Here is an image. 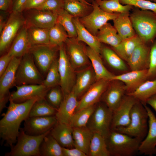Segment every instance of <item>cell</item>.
Masks as SVG:
<instances>
[{"label": "cell", "mask_w": 156, "mask_h": 156, "mask_svg": "<svg viewBox=\"0 0 156 156\" xmlns=\"http://www.w3.org/2000/svg\"><path fill=\"white\" fill-rule=\"evenodd\" d=\"M142 43L141 39L136 34L132 37L122 40L113 49L123 60L127 62L135 49Z\"/></svg>", "instance_id": "obj_33"}, {"label": "cell", "mask_w": 156, "mask_h": 156, "mask_svg": "<svg viewBox=\"0 0 156 156\" xmlns=\"http://www.w3.org/2000/svg\"><path fill=\"white\" fill-rule=\"evenodd\" d=\"M50 131L42 135L32 136L26 134L23 128H20L16 144L11 148L10 151L6 153L5 156H40V144Z\"/></svg>", "instance_id": "obj_6"}, {"label": "cell", "mask_w": 156, "mask_h": 156, "mask_svg": "<svg viewBox=\"0 0 156 156\" xmlns=\"http://www.w3.org/2000/svg\"><path fill=\"white\" fill-rule=\"evenodd\" d=\"M132 10L130 17L136 34L143 43L153 42L156 37V15L134 7Z\"/></svg>", "instance_id": "obj_2"}, {"label": "cell", "mask_w": 156, "mask_h": 156, "mask_svg": "<svg viewBox=\"0 0 156 156\" xmlns=\"http://www.w3.org/2000/svg\"><path fill=\"white\" fill-rule=\"evenodd\" d=\"M113 112L103 102L95 105L86 127L93 133H98L105 138L111 130Z\"/></svg>", "instance_id": "obj_7"}, {"label": "cell", "mask_w": 156, "mask_h": 156, "mask_svg": "<svg viewBox=\"0 0 156 156\" xmlns=\"http://www.w3.org/2000/svg\"><path fill=\"white\" fill-rule=\"evenodd\" d=\"M138 101L132 96L126 94L124 96L118 107L113 112L111 130L126 127L129 124L131 109Z\"/></svg>", "instance_id": "obj_16"}, {"label": "cell", "mask_w": 156, "mask_h": 156, "mask_svg": "<svg viewBox=\"0 0 156 156\" xmlns=\"http://www.w3.org/2000/svg\"><path fill=\"white\" fill-rule=\"evenodd\" d=\"M150 49V47L144 43L136 47L127 61L131 70L148 69Z\"/></svg>", "instance_id": "obj_21"}, {"label": "cell", "mask_w": 156, "mask_h": 156, "mask_svg": "<svg viewBox=\"0 0 156 156\" xmlns=\"http://www.w3.org/2000/svg\"><path fill=\"white\" fill-rule=\"evenodd\" d=\"M99 7L103 10L110 13H121L128 12L133 6L122 4L119 0H95Z\"/></svg>", "instance_id": "obj_39"}, {"label": "cell", "mask_w": 156, "mask_h": 156, "mask_svg": "<svg viewBox=\"0 0 156 156\" xmlns=\"http://www.w3.org/2000/svg\"><path fill=\"white\" fill-rule=\"evenodd\" d=\"M73 21L77 32V40L86 43L88 47L99 54L101 52V43L96 36L91 34L83 26L78 17H73Z\"/></svg>", "instance_id": "obj_27"}, {"label": "cell", "mask_w": 156, "mask_h": 156, "mask_svg": "<svg viewBox=\"0 0 156 156\" xmlns=\"http://www.w3.org/2000/svg\"><path fill=\"white\" fill-rule=\"evenodd\" d=\"M45 0H27L25 5L23 11L36 9L41 5Z\"/></svg>", "instance_id": "obj_51"}, {"label": "cell", "mask_w": 156, "mask_h": 156, "mask_svg": "<svg viewBox=\"0 0 156 156\" xmlns=\"http://www.w3.org/2000/svg\"><path fill=\"white\" fill-rule=\"evenodd\" d=\"M6 14L1 13L0 15V33L2 31L8 20V18L6 19Z\"/></svg>", "instance_id": "obj_55"}, {"label": "cell", "mask_w": 156, "mask_h": 156, "mask_svg": "<svg viewBox=\"0 0 156 156\" xmlns=\"http://www.w3.org/2000/svg\"><path fill=\"white\" fill-rule=\"evenodd\" d=\"M57 109L52 106L45 99L38 100L31 107L29 113V117L54 116Z\"/></svg>", "instance_id": "obj_37"}, {"label": "cell", "mask_w": 156, "mask_h": 156, "mask_svg": "<svg viewBox=\"0 0 156 156\" xmlns=\"http://www.w3.org/2000/svg\"><path fill=\"white\" fill-rule=\"evenodd\" d=\"M113 21L114 26L122 40L136 34L130 18L129 12L119 13Z\"/></svg>", "instance_id": "obj_29"}, {"label": "cell", "mask_w": 156, "mask_h": 156, "mask_svg": "<svg viewBox=\"0 0 156 156\" xmlns=\"http://www.w3.org/2000/svg\"><path fill=\"white\" fill-rule=\"evenodd\" d=\"M144 105L148 114V128L146 137L141 142L138 152L141 154L152 156L156 154V117L146 104Z\"/></svg>", "instance_id": "obj_18"}, {"label": "cell", "mask_w": 156, "mask_h": 156, "mask_svg": "<svg viewBox=\"0 0 156 156\" xmlns=\"http://www.w3.org/2000/svg\"><path fill=\"white\" fill-rule=\"evenodd\" d=\"M13 57L7 53L1 55L0 58V76L6 69Z\"/></svg>", "instance_id": "obj_49"}, {"label": "cell", "mask_w": 156, "mask_h": 156, "mask_svg": "<svg viewBox=\"0 0 156 156\" xmlns=\"http://www.w3.org/2000/svg\"><path fill=\"white\" fill-rule=\"evenodd\" d=\"M85 0L88 3H90V2H92V3L95 0Z\"/></svg>", "instance_id": "obj_57"}, {"label": "cell", "mask_w": 156, "mask_h": 156, "mask_svg": "<svg viewBox=\"0 0 156 156\" xmlns=\"http://www.w3.org/2000/svg\"><path fill=\"white\" fill-rule=\"evenodd\" d=\"M123 5H129L141 10L151 11L156 15V3L147 0H119Z\"/></svg>", "instance_id": "obj_46"}, {"label": "cell", "mask_w": 156, "mask_h": 156, "mask_svg": "<svg viewBox=\"0 0 156 156\" xmlns=\"http://www.w3.org/2000/svg\"><path fill=\"white\" fill-rule=\"evenodd\" d=\"M73 17L64 9L57 13V23L61 25L66 31L68 38H75L77 37V32L73 21Z\"/></svg>", "instance_id": "obj_42"}, {"label": "cell", "mask_w": 156, "mask_h": 156, "mask_svg": "<svg viewBox=\"0 0 156 156\" xmlns=\"http://www.w3.org/2000/svg\"><path fill=\"white\" fill-rule=\"evenodd\" d=\"M92 11L89 15L79 20L81 23L91 34L96 36L99 30L109 20H113L118 13H110L101 9L95 0L92 3Z\"/></svg>", "instance_id": "obj_11"}, {"label": "cell", "mask_w": 156, "mask_h": 156, "mask_svg": "<svg viewBox=\"0 0 156 156\" xmlns=\"http://www.w3.org/2000/svg\"><path fill=\"white\" fill-rule=\"evenodd\" d=\"M95 106L94 105L75 112L70 119L69 125L73 128L86 127Z\"/></svg>", "instance_id": "obj_38"}, {"label": "cell", "mask_w": 156, "mask_h": 156, "mask_svg": "<svg viewBox=\"0 0 156 156\" xmlns=\"http://www.w3.org/2000/svg\"><path fill=\"white\" fill-rule=\"evenodd\" d=\"M24 11V25L27 28L35 27L50 29L57 23V14L55 12L37 9Z\"/></svg>", "instance_id": "obj_13"}, {"label": "cell", "mask_w": 156, "mask_h": 156, "mask_svg": "<svg viewBox=\"0 0 156 156\" xmlns=\"http://www.w3.org/2000/svg\"><path fill=\"white\" fill-rule=\"evenodd\" d=\"M64 0H45L41 5L36 9L51 11L57 14L64 9Z\"/></svg>", "instance_id": "obj_48"}, {"label": "cell", "mask_w": 156, "mask_h": 156, "mask_svg": "<svg viewBox=\"0 0 156 156\" xmlns=\"http://www.w3.org/2000/svg\"><path fill=\"white\" fill-rule=\"evenodd\" d=\"M101 52L106 61L111 67L120 71L127 70V67L124 60L114 50L104 47L101 48Z\"/></svg>", "instance_id": "obj_40"}, {"label": "cell", "mask_w": 156, "mask_h": 156, "mask_svg": "<svg viewBox=\"0 0 156 156\" xmlns=\"http://www.w3.org/2000/svg\"><path fill=\"white\" fill-rule=\"evenodd\" d=\"M58 86L49 88L44 98L49 104L57 109L59 107L64 98L61 88Z\"/></svg>", "instance_id": "obj_45"}, {"label": "cell", "mask_w": 156, "mask_h": 156, "mask_svg": "<svg viewBox=\"0 0 156 156\" xmlns=\"http://www.w3.org/2000/svg\"><path fill=\"white\" fill-rule=\"evenodd\" d=\"M156 94V79L146 81L134 91L126 94L133 96L144 105H146L147 100Z\"/></svg>", "instance_id": "obj_32"}, {"label": "cell", "mask_w": 156, "mask_h": 156, "mask_svg": "<svg viewBox=\"0 0 156 156\" xmlns=\"http://www.w3.org/2000/svg\"><path fill=\"white\" fill-rule=\"evenodd\" d=\"M60 76L58 69V59L56 58L50 66L42 84L49 89L60 86Z\"/></svg>", "instance_id": "obj_44"}, {"label": "cell", "mask_w": 156, "mask_h": 156, "mask_svg": "<svg viewBox=\"0 0 156 156\" xmlns=\"http://www.w3.org/2000/svg\"><path fill=\"white\" fill-rule=\"evenodd\" d=\"M38 99H34L21 103H16L9 99L7 112L2 114L3 117L0 120L1 144L11 148L16 143L21 123L28 117L33 105Z\"/></svg>", "instance_id": "obj_1"}, {"label": "cell", "mask_w": 156, "mask_h": 156, "mask_svg": "<svg viewBox=\"0 0 156 156\" xmlns=\"http://www.w3.org/2000/svg\"><path fill=\"white\" fill-rule=\"evenodd\" d=\"M13 0H0V9L5 12H12Z\"/></svg>", "instance_id": "obj_53"}, {"label": "cell", "mask_w": 156, "mask_h": 156, "mask_svg": "<svg viewBox=\"0 0 156 156\" xmlns=\"http://www.w3.org/2000/svg\"><path fill=\"white\" fill-rule=\"evenodd\" d=\"M77 98L72 92L64 97L55 115L57 122L69 125L79 104Z\"/></svg>", "instance_id": "obj_24"}, {"label": "cell", "mask_w": 156, "mask_h": 156, "mask_svg": "<svg viewBox=\"0 0 156 156\" xmlns=\"http://www.w3.org/2000/svg\"><path fill=\"white\" fill-rule=\"evenodd\" d=\"M70 62L74 69L81 68L89 63L85 48L77 38H68L65 42Z\"/></svg>", "instance_id": "obj_19"}, {"label": "cell", "mask_w": 156, "mask_h": 156, "mask_svg": "<svg viewBox=\"0 0 156 156\" xmlns=\"http://www.w3.org/2000/svg\"><path fill=\"white\" fill-rule=\"evenodd\" d=\"M63 156H86V154L79 149L62 147Z\"/></svg>", "instance_id": "obj_50"}, {"label": "cell", "mask_w": 156, "mask_h": 156, "mask_svg": "<svg viewBox=\"0 0 156 156\" xmlns=\"http://www.w3.org/2000/svg\"><path fill=\"white\" fill-rule=\"evenodd\" d=\"M147 72L148 69L131 70L120 75H115L112 80H118L123 82L127 94L134 91L142 83L147 80Z\"/></svg>", "instance_id": "obj_22"}, {"label": "cell", "mask_w": 156, "mask_h": 156, "mask_svg": "<svg viewBox=\"0 0 156 156\" xmlns=\"http://www.w3.org/2000/svg\"><path fill=\"white\" fill-rule=\"evenodd\" d=\"M58 69L60 76V86L64 97L72 91L75 83L76 75L71 64L64 43L59 46Z\"/></svg>", "instance_id": "obj_9"}, {"label": "cell", "mask_w": 156, "mask_h": 156, "mask_svg": "<svg viewBox=\"0 0 156 156\" xmlns=\"http://www.w3.org/2000/svg\"><path fill=\"white\" fill-rule=\"evenodd\" d=\"M16 90L10 93L9 99L21 103L34 99H44L49 89L43 84H30L15 86Z\"/></svg>", "instance_id": "obj_15"}, {"label": "cell", "mask_w": 156, "mask_h": 156, "mask_svg": "<svg viewBox=\"0 0 156 156\" xmlns=\"http://www.w3.org/2000/svg\"><path fill=\"white\" fill-rule=\"evenodd\" d=\"M73 131L69 125L57 122L50 133L62 147L71 148L74 147Z\"/></svg>", "instance_id": "obj_26"}, {"label": "cell", "mask_w": 156, "mask_h": 156, "mask_svg": "<svg viewBox=\"0 0 156 156\" xmlns=\"http://www.w3.org/2000/svg\"><path fill=\"white\" fill-rule=\"evenodd\" d=\"M49 29L35 27L27 28L28 38L31 46L50 44Z\"/></svg>", "instance_id": "obj_36"}, {"label": "cell", "mask_w": 156, "mask_h": 156, "mask_svg": "<svg viewBox=\"0 0 156 156\" xmlns=\"http://www.w3.org/2000/svg\"><path fill=\"white\" fill-rule=\"evenodd\" d=\"M31 46L27 34V28L24 25L14 38L7 53L13 57H21L29 52Z\"/></svg>", "instance_id": "obj_25"}, {"label": "cell", "mask_w": 156, "mask_h": 156, "mask_svg": "<svg viewBox=\"0 0 156 156\" xmlns=\"http://www.w3.org/2000/svg\"><path fill=\"white\" fill-rule=\"evenodd\" d=\"M146 104L150 106L156 112V94L150 97L147 100Z\"/></svg>", "instance_id": "obj_54"}, {"label": "cell", "mask_w": 156, "mask_h": 156, "mask_svg": "<svg viewBox=\"0 0 156 156\" xmlns=\"http://www.w3.org/2000/svg\"><path fill=\"white\" fill-rule=\"evenodd\" d=\"M148 113L144 105L138 101L131 109L129 124L127 127L118 128L113 130L142 141L148 131Z\"/></svg>", "instance_id": "obj_4"}, {"label": "cell", "mask_w": 156, "mask_h": 156, "mask_svg": "<svg viewBox=\"0 0 156 156\" xmlns=\"http://www.w3.org/2000/svg\"><path fill=\"white\" fill-rule=\"evenodd\" d=\"M110 156H132L138 151L140 140L111 130L105 138Z\"/></svg>", "instance_id": "obj_3"}, {"label": "cell", "mask_w": 156, "mask_h": 156, "mask_svg": "<svg viewBox=\"0 0 156 156\" xmlns=\"http://www.w3.org/2000/svg\"><path fill=\"white\" fill-rule=\"evenodd\" d=\"M147 0L150 1L152 2L153 1V2L156 3V0Z\"/></svg>", "instance_id": "obj_58"}, {"label": "cell", "mask_w": 156, "mask_h": 156, "mask_svg": "<svg viewBox=\"0 0 156 156\" xmlns=\"http://www.w3.org/2000/svg\"><path fill=\"white\" fill-rule=\"evenodd\" d=\"M44 79L29 52L21 57L16 73L14 86L42 84Z\"/></svg>", "instance_id": "obj_5"}, {"label": "cell", "mask_w": 156, "mask_h": 156, "mask_svg": "<svg viewBox=\"0 0 156 156\" xmlns=\"http://www.w3.org/2000/svg\"><path fill=\"white\" fill-rule=\"evenodd\" d=\"M86 54L90 61L94 71L96 80L105 79L112 80L114 75L106 69L98 53L89 47L85 48Z\"/></svg>", "instance_id": "obj_28"}, {"label": "cell", "mask_w": 156, "mask_h": 156, "mask_svg": "<svg viewBox=\"0 0 156 156\" xmlns=\"http://www.w3.org/2000/svg\"><path fill=\"white\" fill-rule=\"evenodd\" d=\"M49 36L50 44L54 46H59L68 38L64 29L57 23L49 29Z\"/></svg>", "instance_id": "obj_43"}, {"label": "cell", "mask_w": 156, "mask_h": 156, "mask_svg": "<svg viewBox=\"0 0 156 156\" xmlns=\"http://www.w3.org/2000/svg\"><path fill=\"white\" fill-rule=\"evenodd\" d=\"M149 64L148 69L147 80L156 79V39L150 47Z\"/></svg>", "instance_id": "obj_47"}, {"label": "cell", "mask_w": 156, "mask_h": 156, "mask_svg": "<svg viewBox=\"0 0 156 156\" xmlns=\"http://www.w3.org/2000/svg\"><path fill=\"white\" fill-rule=\"evenodd\" d=\"M25 24L22 12H11L0 33V53L2 55L8 52L20 29Z\"/></svg>", "instance_id": "obj_8"}, {"label": "cell", "mask_w": 156, "mask_h": 156, "mask_svg": "<svg viewBox=\"0 0 156 156\" xmlns=\"http://www.w3.org/2000/svg\"><path fill=\"white\" fill-rule=\"evenodd\" d=\"M57 122L55 115L28 117L24 120L23 128L27 134L38 136L50 131Z\"/></svg>", "instance_id": "obj_14"}, {"label": "cell", "mask_w": 156, "mask_h": 156, "mask_svg": "<svg viewBox=\"0 0 156 156\" xmlns=\"http://www.w3.org/2000/svg\"><path fill=\"white\" fill-rule=\"evenodd\" d=\"M79 1H80L83 3H85L86 4H88V5H91L92 4H91L89 3H88L85 0H79Z\"/></svg>", "instance_id": "obj_56"}, {"label": "cell", "mask_w": 156, "mask_h": 156, "mask_svg": "<svg viewBox=\"0 0 156 156\" xmlns=\"http://www.w3.org/2000/svg\"><path fill=\"white\" fill-rule=\"evenodd\" d=\"M93 133L86 127L73 128L74 147L79 149L88 155Z\"/></svg>", "instance_id": "obj_30"}, {"label": "cell", "mask_w": 156, "mask_h": 156, "mask_svg": "<svg viewBox=\"0 0 156 156\" xmlns=\"http://www.w3.org/2000/svg\"><path fill=\"white\" fill-rule=\"evenodd\" d=\"M126 94L124 83L119 80H113L110 81L100 101L114 112L118 107Z\"/></svg>", "instance_id": "obj_17"}, {"label": "cell", "mask_w": 156, "mask_h": 156, "mask_svg": "<svg viewBox=\"0 0 156 156\" xmlns=\"http://www.w3.org/2000/svg\"><path fill=\"white\" fill-rule=\"evenodd\" d=\"M39 152L40 156H63L62 147L50 132L44 137L41 143Z\"/></svg>", "instance_id": "obj_34"}, {"label": "cell", "mask_w": 156, "mask_h": 156, "mask_svg": "<svg viewBox=\"0 0 156 156\" xmlns=\"http://www.w3.org/2000/svg\"><path fill=\"white\" fill-rule=\"evenodd\" d=\"M21 57H13L8 68L0 76V113L9 101V89L14 86L16 73Z\"/></svg>", "instance_id": "obj_12"}, {"label": "cell", "mask_w": 156, "mask_h": 156, "mask_svg": "<svg viewBox=\"0 0 156 156\" xmlns=\"http://www.w3.org/2000/svg\"><path fill=\"white\" fill-rule=\"evenodd\" d=\"M110 81L103 79L96 80L79 101L75 112L100 102Z\"/></svg>", "instance_id": "obj_20"}, {"label": "cell", "mask_w": 156, "mask_h": 156, "mask_svg": "<svg viewBox=\"0 0 156 156\" xmlns=\"http://www.w3.org/2000/svg\"><path fill=\"white\" fill-rule=\"evenodd\" d=\"M59 46L50 44H39L32 46L29 52L32 55L39 71L45 78L51 64L57 58Z\"/></svg>", "instance_id": "obj_10"}, {"label": "cell", "mask_w": 156, "mask_h": 156, "mask_svg": "<svg viewBox=\"0 0 156 156\" xmlns=\"http://www.w3.org/2000/svg\"><path fill=\"white\" fill-rule=\"evenodd\" d=\"M27 0H13L12 12H22Z\"/></svg>", "instance_id": "obj_52"}, {"label": "cell", "mask_w": 156, "mask_h": 156, "mask_svg": "<svg viewBox=\"0 0 156 156\" xmlns=\"http://www.w3.org/2000/svg\"><path fill=\"white\" fill-rule=\"evenodd\" d=\"M88 155L109 156L105 138L102 135L94 133L91 141Z\"/></svg>", "instance_id": "obj_35"}, {"label": "cell", "mask_w": 156, "mask_h": 156, "mask_svg": "<svg viewBox=\"0 0 156 156\" xmlns=\"http://www.w3.org/2000/svg\"><path fill=\"white\" fill-rule=\"evenodd\" d=\"M95 80V73L91 66L81 70L76 74L75 83L71 92L78 98L87 91Z\"/></svg>", "instance_id": "obj_23"}, {"label": "cell", "mask_w": 156, "mask_h": 156, "mask_svg": "<svg viewBox=\"0 0 156 156\" xmlns=\"http://www.w3.org/2000/svg\"><path fill=\"white\" fill-rule=\"evenodd\" d=\"M96 36L101 43H103L112 46L116 47L122 40L114 27L107 23L99 31Z\"/></svg>", "instance_id": "obj_31"}, {"label": "cell", "mask_w": 156, "mask_h": 156, "mask_svg": "<svg viewBox=\"0 0 156 156\" xmlns=\"http://www.w3.org/2000/svg\"><path fill=\"white\" fill-rule=\"evenodd\" d=\"M92 7V4L88 5L79 0H64V9L73 17L82 16Z\"/></svg>", "instance_id": "obj_41"}]
</instances>
